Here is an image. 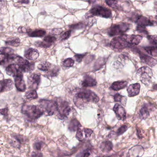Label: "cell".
Masks as SVG:
<instances>
[{
	"label": "cell",
	"mask_w": 157,
	"mask_h": 157,
	"mask_svg": "<svg viewBox=\"0 0 157 157\" xmlns=\"http://www.w3.org/2000/svg\"><path fill=\"white\" fill-rule=\"evenodd\" d=\"M9 109L8 108H3V109H0V114L5 116H8Z\"/></svg>",
	"instance_id": "cell-43"
},
{
	"label": "cell",
	"mask_w": 157,
	"mask_h": 157,
	"mask_svg": "<svg viewBox=\"0 0 157 157\" xmlns=\"http://www.w3.org/2000/svg\"><path fill=\"white\" fill-rule=\"evenodd\" d=\"M35 66L34 63H30L28 61L23 65H20L19 67L23 72H31L34 70Z\"/></svg>",
	"instance_id": "cell-22"
},
{
	"label": "cell",
	"mask_w": 157,
	"mask_h": 157,
	"mask_svg": "<svg viewBox=\"0 0 157 157\" xmlns=\"http://www.w3.org/2000/svg\"><path fill=\"white\" fill-rule=\"evenodd\" d=\"M105 2L109 7L112 8H117L118 6V3L117 2L115 1H106Z\"/></svg>",
	"instance_id": "cell-39"
},
{
	"label": "cell",
	"mask_w": 157,
	"mask_h": 157,
	"mask_svg": "<svg viewBox=\"0 0 157 157\" xmlns=\"http://www.w3.org/2000/svg\"><path fill=\"white\" fill-rule=\"evenodd\" d=\"M14 137L20 143H21V144H23L26 142V137L24 136L20 135H15Z\"/></svg>",
	"instance_id": "cell-37"
},
{
	"label": "cell",
	"mask_w": 157,
	"mask_h": 157,
	"mask_svg": "<svg viewBox=\"0 0 157 157\" xmlns=\"http://www.w3.org/2000/svg\"><path fill=\"white\" fill-rule=\"evenodd\" d=\"M28 35L33 37H42L46 34V32L44 30H36L32 31L30 29L28 33Z\"/></svg>",
	"instance_id": "cell-24"
},
{
	"label": "cell",
	"mask_w": 157,
	"mask_h": 157,
	"mask_svg": "<svg viewBox=\"0 0 157 157\" xmlns=\"http://www.w3.org/2000/svg\"><path fill=\"white\" fill-rule=\"evenodd\" d=\"M13 82L10 79L0 81V93L10 91L13 88Z\"/></svg>",
	"instance_id": "cell-13"
},
{
	"label": "cell",
	"mask_w": 157,
	"mask_h": 157,
	"mask_svg": "<svg viewBox=\"0 0 157 157\" xmlns=\"http://www.w3.org/2000/svg\"><path fill=\"white\" fill-rule=\"evenodd\" d=\"M56 41V38L55 36L50 35L45 36L44 39V42L50 45V46H51Z\"/></svg>",
	"instance_id": "cell-31"
},
{
	"label": "cell",
	"mask_w": 157,
	"mask_h": 157,
	"mask_svg": "<svg viewBox=\"0 0 157 157\" xmlns=\"http://www.w3.org/2000/svg\"><path fill=\"white\" fill-rule=\"evenodd\" d=\"M74 64V60L71 58L67 59H65L63 62V65L65 67H72Z\"/></svg>",
	"instance_id": "cell-33"
},
{
	"label": "cell",
	"mask_w": 157,
	"mask_h": 157,
	"mask_svg": "<svg viewBox=\"0 0 157 157\" xmlns=\"http://www.w3.org/2000/svg\"><path fill=\"white\" fill-rule=\"evenodd\" d=\"M113 110L115 113L117 117L118 120H124L125 119V110L122 105L119 104H116Z\"/></svg>",
	"instance_id": "cell-14"
},
{
	"label": "cell",
	"mask_w": 157,
	"mask_h": 157,
	"mask_svg": "<svg viewBox=\"0 0 157 157\" xmlns=\"http://www.w3.org/2000/svg\"><path fill=\"white\" fill-rule=\"evenodd\" d=\"M62 33V30L61 29H53L51 32V34L53 35H57L61 34Z\"/></svg>",
	"instance_id": "cell-44"
},
{
	"label": "cell",
	"mask_w": 157,
	"mask_h": 157,
	"mask_svg": "<svg viewBox=\"0 0 157 157\" xmlns=\"http://www.w3.org/2000/svg\"><path fill=\"white\" fill-rule=\"evenodd\" d=\"M122 37L124 38L126 42L132 45H137L141 43L142 40V36L140 35H122Z\"/></svg>",
	"instance_id": "cell-12"
},
{
	"label": "cell",
	"mask_w": 157,
	"mask_h": 157,
	"mask_svg": "<svg viewBox=\"0 0 157 157\" xmlns=\"http://www.w3.org/2000/svg\"><path fill=\"white\" fill-rule=\"evenodd\" d=\"M8 62V56L4 54H0V66L6 64Z\"/></svg>",
	"instance_id": "cell-36"
},
{
	"label": "cell",
	"mask_w": 157,
	"mask_h": 157,
	"mask_svg": "<svg viewBox=\"0 0 157 157\" xmlns=\"http://www.w3.org/2000/svg\"></svg>",
	"instance_id": "cell-50"
},
{
	"label": "cell",
	"mask_w": 157,
	"mask_h": 157,
	"mask_svg": "<svg viewBox=\"0 0 157 157\" xmlns=\"http://www.w3.org/2000/svg\"><path fill=\"white\" fill-rule=\"evenodd\" d=\"M25 57L27 59L31 60H35L39 57V53L38 50L33 48H29L25 51Z\"/></svg>",
	"instance_id": "cell-16"
},
{
	"label": "cell",
	"mask_w": 157,
	"mask_h": 157,
	"mask_svg": "<svg viewBox=\"0 0 157 157\" xmlns=\"http://www.w3.org/2000/svg\"><path fill=\"white\" fill-rule=\"evenodd\" d=\"M83 157H92L90 153H89V152H87L84 154Z\"/></svg>",
	"instance_id": "cell-47"
},
{
	"label": "cell",
	"mask_w": 157,
	"mask_h": 157,
	"mask_svg": "<svg viewBox=\"0 0 157 157\" xmlns=\"http://www.w3.org/2000/svg\"><path fill=\"white\" fill-rule=\"evenodd\" d=\"M128 82L127 81H117L114 82L111 85V88L115 91H118L126 87Z\"/></svg>",
	"instance_id": "cell-23"
},
{
	"label": "cell",
	"mask_w": 157,
	"mask_h": 157,
	"mask_svg": "<svg viewBox=\"0 0 157 157\" xmlns=\"http://www.w3.org/2000/svg\"><path fill=\"white\" fill-rule=\"evenodd\" d=\"M29 30H27L25 27H21L18 29V32H20V33H28Z\"/></svg>",
	"instance_id": "cell-45"
},
{
	"label": "cell",
	"mask_w": 157,
	"mask_h": 157,
	"mask_svg": "<svg viewBox=\"0 0 157 157\" xmlns=\"http://www.w3.org/2000/svg\"><path fill=\"white\" fill-rule=\"evenodd\" d=\"M39 102L40 106L43 108L45 113H47L48 115H53L57 111L56 103L55 101L41 100Z\"/></svg>",
	"instance_id": "cell-4"
},
{
	"label": "cell",
	"mask_w": 157,
	"mask_h": 157,
	"mask_svg": "<svg viewBox=\"0 0 157 157\" xmlns=\"http://www.w3.org/2000/svg\"><path fill=\"white\" fill-rule=\"evenodd\" d=\"M144 49L146 50L147 53H148L150 55L156 57L157 56V47L150 46L146 47L144 48Z\"/></svg>",
	"instance_id": "cell-29"
},
{
	"label": "cell",
	"mask_w": 157,
	"mask_h": 157,
	"mask_svg": "<svg viewBox=\"0 0 157 157\" xmlns=\"http://www.w3.org/2000/svg\"><path fill=\"white\" fill-rule=\"evenodd\" d=\"M71 30H69L67 32H64V33H61L60 38L61 40H64L67 39L70 36L71 34Z\"/></svg>",
	"instance_id": "cell-38"
},
{
	"label": "cell",
	"mask_w": 157,
	"mask_h": 157,
	"mask_svg": "<svg viewBox=\"0 0 157 157\" xmlns=\"http://www.w3.org/2000/svg\"><path fill=\"white\" fill-rule=\"evenodd\" d=\"M70 28L72 29H82L83 28V24L82 23H78L73 25L70 26Z\"/></svg>",
	"instance_id": "cell-42"
},
{
	"label": "cell",
	"mask_w": 157,
	"mask_h": 157,
	"mask_svg": "<svg viewBox=\"0 0 157 157\" xmlns=\"http://www.w3.org/2000/svg\"><path fill=\"white\" fill-rule=\"evenodd\" d=\"M97 84L96 80L92 77L89 76H86L83 77V80L82 82V87H93Z\"/></svg>",
	"instance_id": "cell-19"
},
{
	"label": "cell",
	"mask_w": 157,
	"mask_h": 157,
	"mask_svg": "<svg viewBox=\"0 0 157 157\" xmlns=\"http://www.w3.org/2000/svg\"><path fill=\"white\" fill-rule=\"evenodd\" d=\"M90 13L93 16H100L105 18H110L112 16V12L110 10L100 6L92 8Z\"/></svg>",
	"instance_id": "cell-8"
},
{
	"label": "cell",
	"mask_w": 157,
	"mask_h": 157,
	"mask_svg": "<svg viewBox=\"0 0 157 157\" xmlns=\"http://www.w3.org/2000/svg\"><path fill=\"white\" fill-rule=\"evenodd\" d=\"M38 69L45 71L47 74V77H56L58 74L60 68L58 66H55L47 61H44L38 65Z\"/></svg>",
	"instance_id": "cell-3"
},
{
	"label": "cell",
	"mask_w": 157,
	"mask_h": 157,
	"mask_svg": "<svg viewBox=\"0 0 157 157\" xmlns=\"http://www.w3.org/2000/svg\"><path fill=\"white\" fill-rule=\"evenodd\" d=\"M110 46L113 50L119 51L131 46L128 44L121 36L113 38L110 43Z\"/></svg>",
	"instance_id": "cell-6"
},
{
	"label": "cell",
	"mask_w": 157,
	"mask_h": 157,
	"mask_svg": "<svg viewBox=\"0 0 157 157\" xmlns=\"http://www.w3.org/2000/svg\"><path fill=\"white\" fill-rule=\"evenodd\" d=\"M14 52L13 49L10 48L2 47L0 48V52L2 54L8 55V56L13 55L14 53Z\"/></svg>",
	"instance_id": "cell-32"
},
{
	"label": "cell",
	"mask_w": 157,
	"mask_h": 157,
	"mask_svg": "<svg viewBox=\"0 0 157 157\" xmlns=\"http://www.w3.org/2000/svg\"><path fill=\"white\" fill-rule=\"evenodd\" d=\"M19 2H21V3H28L29 2V1H21Z\"/></svg>",
	"instance_id": "cell-49"
},
{
	"label": "cell",
	"mask_w": 157,
	"mask_h": 157,
	"mask_svg": "<svg viewBox=\"0 0 157 157\" xmlns=\"http://www.w3.org/2000/svg\"><path fill=\"white\" fill-rule=\"evenodd\" d=\"M136 23L138 26L145 27L146 26H152L154 25L150 20L143 16H139L137 18Z\"/></svg>",
	"instance_id": "cell-18"
},
{
	"label": "cell",
	"mask_w": 157,
	"mask_h": 157,
	"mask_svg": "<svg viewBox=\"0 0 157 157\" xmlns=\"http://www.w3.org/2000/svg\"><path fill=\"white\" fill-rule=\"evenodd\" d=\"M113 143L110 141H105L102 142L100 146V149L101 151L104 152H108L113 149Z\"/></svg>",
	"instance_id": "cell-25"
},
{
	"label": "cell",
	"mask_w": 157,
	"mask_h": 157,
	"mask_svg": "<svg viewBox=\"0 0 157 157\" xmlns=\"http://www.w3.org/2000/svg\"><path fill=\"white\" fill-rule=\"evenodd\" d=\"M114 99L116 102H120L122 104H125L126 103L127 98L125 96H122L119 94H116L114 96Z\"/></svg>",
	"instance_id": "cell-30"
},
{
	"label": "cell",
	"mask_w": 157,
	"mask_h": 157,
	"mask_svg": "<svg viewBox=\"0 0 157 157\" xmlns=\"http://www.w3.org/2000/svg\"><path fill=\"white\" fill-rule=\"evenodd\" d=\"M99 101V98L94 92L85 90L80 92L75 95L73 101L78 108H82L88 103H97Z\"/></svg>",
	"instance_id": "cell-1"
},
{
	"label": "cell",
	"mask_w": 157,
	"mask_h": 157,
	"mask_svg": "<svg viewBox=\"0 0 157 157\" xmlns=\"http://www.w3.org/2000/svg\"><path fill=\"white\" fill-rule=\"evenodd\" d=\"M6 4V1H0V9H2L5 7Z\"/></svg>",
	"instance_id": "cell-46"
},
{
	"label": "cell",
	"mask_w": 157,
	"mask_h": 157,
	"mask_svg": "<svg viewBox=\"0 0 157 157\" xmlns=\"http://www.w3.org/2000/svg\"><path fill=\"white\" fill-rule=\"evenodd\" d=\"M41 83V75L40 74L34 73L31 74L28 78V87L32 90H37Z\"/></svg>",
	"instance_id": "cell-9"
},
{
	"label": "cell",
	"mask_w": 157,
	"mask_h": 157,
	"mask_svg": "<svg viewBox=\"0 0 157 157\" xmlns=\"http://www.w3.org/2000/svg\"><path fill=\"white\" fill-rule=\"evenodd\" d=\"M147 38L149 42L152 44L154 45L155 46H157V36L156 35L155 36H147Z\"/></svg>",
	"instance_id": "cell-35"
},
{
	"label": "cell",
	"mask_w": 157,
	"mask_h": 157,
	"mask_svg": "<svg viewBox=\"0 0 157 157\" xmlns=\"http://www.w3.org/2000/svg\"><path fill=\"white\" fill-rule=\"evenodd\" d=\"M130 25L128 24L122 23L115 25L111 26L108 30V33L111 36H114L124 33L129 28Z\"/></svg>",
	"instance_id": "cell-7"
},
{
	"label": "cell",
	"mask_w": 157,
	"mask_h": 157,
	"mask_svg": "<svg viewBox=\"0 0 157 157\" xmlns=\"http://www.w3.org/2000/svg\"><path fill=\"white\" fill-rule=\"evenodd\" d=\"M21 41L20 39L18 37H12L9 38L5 41V44L9 45L12 46L13 47L19 46L20 45Z\"/></svg>",
	"instance_id": "cell-26"
},
{
	"label": "cell",
	"mask_w": 157,
	"mask_h": 157,
	"mask_svg": "<svg viewBox=\"0 0 157 157\" xmlns=\"http://www.w3.org/2000/svg\"><path fill=\"white\" fill-rule=\"evenodd\" d=\"M128 126L127 125H123L122 126L120 127L117 131L116 134H117V136H120V135H122L124 134L127 130Z\"/></svg>",
	"instance_id": "cell-34"
},
{
	"label": "cell",
	"mask_w": 157,
	"mask_h": 157,
	"mask_svg": "<svg viewBox=\"0 0 157 157\" xmlns=\"http://www.w3.org/2000/svg\"><path fill=\"white\" fill-rule=\"evenodd\" d=\"M137 74L140 75V81L143 84L146 85L150 84L152 77V72L148 67L140 68L138 70Z\"/></svg>",
	"instance_id": "cell-5"
},
{
	"label": "cell",
	"mask_w": 157,
	"mask_h": 157,
	"mask_svg": "<svg viewBox=\"0 0 157 157\" xmlns=\"http://www.w3.org/2000/svg\"><path fill=\"white\" fill-rule=\"evenodd\" d=\"M79 128L77 130L76 137L78 140L83 141L90 137L93 133V130L90 128Z\"/></svg>",
	"instance_id": "cell-11"
},
{
	"label": "cell",
	"mask_w": 157,
	"mask_h": 157,
	"mask_svg": "<svg viewBox=\"0 0 157 157\" xmlns=\"http://www.w3.org/2000/svg\"><path fill=\"white\" fill-rule=\"evenodd\" d=\"M43 143L41 142H36L34 144L33 147L36 150H41L43 147Z\"/></svg>",
	"instance_id": "cell-40"
},
{
	"label": "cell",
	"mask_w": 157,
	"mask_h": 157,
	"mask_svg": "<svg viewBox=\"0 0 157 157\" xmlns=\"http://www.w3.org/2000/svg\"><path fill=\"white\" fill-rule=\"evenodd\" d=\"M80 127V124L77 119H72L70 123L68 128L71 131H75Z\"/></svg>",
	"instance_id": "cell-27"
},
{
	"label": "cell",
	"mask_w": 157,
	"mask_h": 157,
	"mask_svg": "<svg viewBox=\"0 0 157 157\" xmlns=\"http://www.w3.org/2000/svg\"><path fill=\"white\" fill-rule=\"evenodd\" d=\"M23 78V77H17L14 79L15 87L21 92L25 91L26 89V84Z\"/></svg>",
	"instance_id": "cell-20"
},
{
	"label": "cell",
	"mask_w": 157,
	"mask_h": 157,
	"mask_svg": "<svg viewBox=\"0 0 157 157\" xmlns=\"http://www.w3.org/2000/svg\"><path fill=\"white\" fill-rule=\"evenodd\" d=\"M139 56L141 61L150 67H154L157 64V60L150 56L141 53H139Z\"/></svg>",
	"instance_id": "cell-15"
},
{
	"label": "cell",
	"mask_w": 157,
	"mask_h": 157,
	"mask_svg": "<svg viewBox=\"0 0 157 157\" xmlns=\"http://www.w3.org/2000/svg\"><path fill=\"white\" fill-rule=\"evenodd\" d=\"M85 56V54H78L74 56V57L76 59V60L78 62H81L82 59H83V57Z\"/></svg>",
	"instance_id": "cell-41"
},
{
	"label": "cell",
	"mask_w": 157,
	"mask_h": 157,
	"mask_svg": "<svg viewBox=\"0 0 157 157\" xmlns=\"http://www.w3.org/2000/svg\"><path fill=\"white\" fill-rule=\"evenodd\" d=\"M6 73L8 75L14 78L17 77H23V72L21 70L19 65L11 64L8 66L6 68Z\"/></svg>",
	"instance_id": "cell-10"
},
{
	"label": "cell",
	"mask_w": 157,
	"mask_h": 157,
	"mask_svg": "<svg viewBox=\"0 0 157 157\" xmlns=\"http://www.w3.org/2000/svg\"><path fill=\"white\" fill-rule=\"evenodd\" d=\"M25 97L27 100H32L37 98L38 95L36 91L31 90L25 93Z\"/></svg>",
	"instance_id": "cell-28"
},
{
	"label": "cell",
	"mask_w": 157,
	"mask_h": 157,
	"mask_svg": "<svg viewBox=\"0 0 157 157\" xmlns=\"http://www.w3.org/2000/svg\"><path fill=\"white\" fill-rule=\"evenodd\" d=\"M22 112L31 121L38 119L44 113V111L40 106L27 105L23 106Z\"/></svg>",
	"instance_id": "cell-2"
},
{
	"label": "cell",
	"mask_w": 157,
	"mask_h": 157,
	"mask_svg": "<svg viewBox=\"0 0 157 157\" xmlns=\"http://www.w3.org/2000/svg\"><path fill=\"white\" fill-rule=\"evenodd\" d=\"M140 84L138 83L131 84L127 89L129 97H133L138 95L140 90Z\"/></svg>",
	"instance_id": "cell-17"
},
{
	"label": "cell",
	"mask_w": 157,
	"mask_h": 157,
	"mask_svg": "<svg viewBox=\"0 0 157 157\" xmlns=\"http://www.w3.org/2000/svg\"><path fill=\"white\" fill-rule=\"evenodd\" d=\"M152 107L149 104H145L141 107L140 111V116L143 119L147 118L149 116L150 113L152 110Z\"/></svg>",
	"instance_id": "cell-21"
},
{
	"label": "cell",
	"mask_w": 157,
	"mask_h": 157,
	"mask_svg": "<svg viewBox=\"0 0 157 157\" xmlns=\"http://www.w3.org/2000/svg\"><path fill=\"white\" fill-rule=\"evenodd\" d=\"M3 78H4V76H3V74L2 73L1 71H0V81L3 80Z\"/></svg>",
	"instance_id": "cell-48"
}]
</instances>
